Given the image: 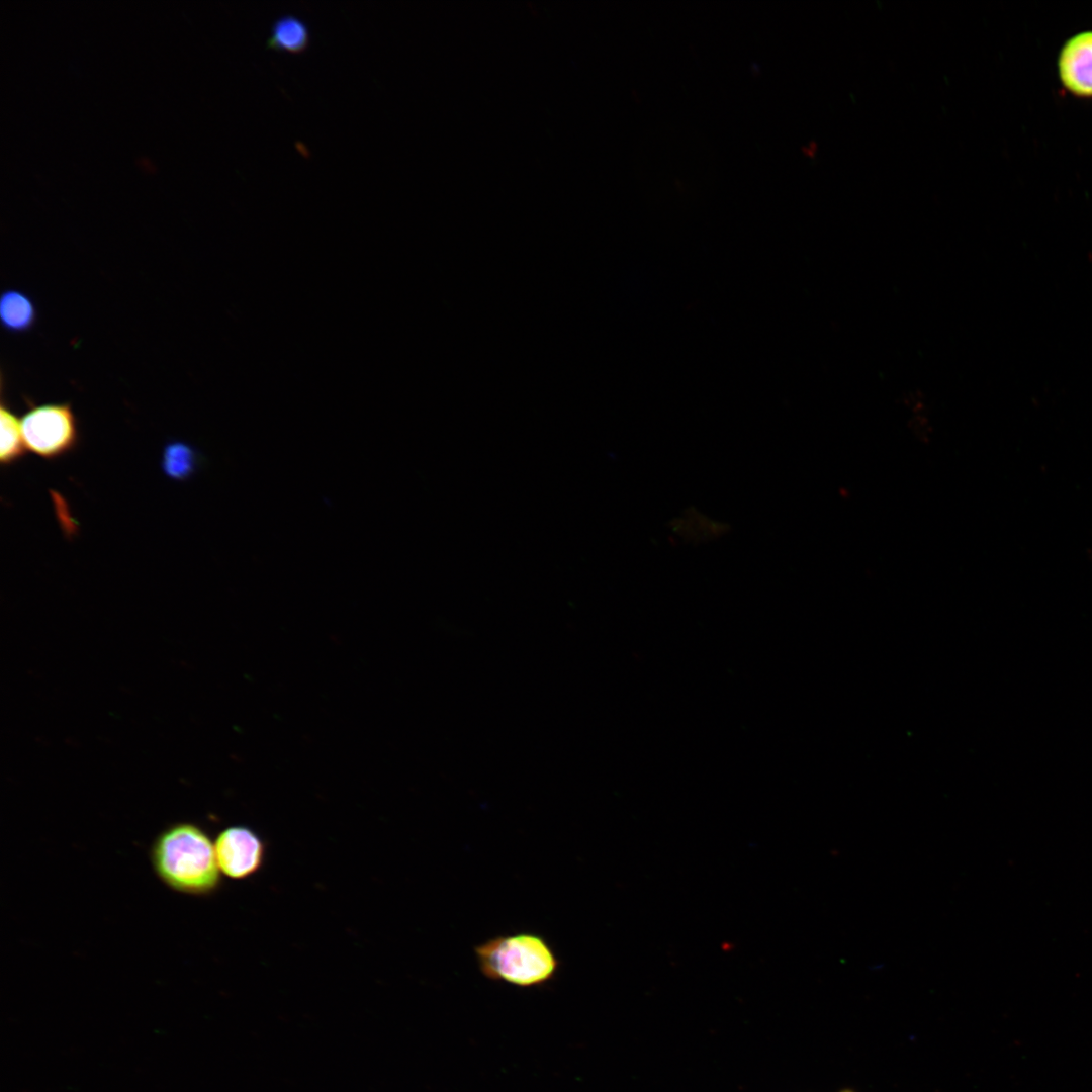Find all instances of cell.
Listing matches in <instances>:
<instances>
[{"mask_svg":"<svg viewBox=\"0 0 1092 1092\" xmlns=\"http://www.w3.org/2000/svg\"><path fill=\"white\" fill-rule=\"evenodd\" d=\"M37 321V308L32 298L19 289L8 288L0 296V322L6 332L23 334Z\"/></svg>","mask_w":1092,"mask_h":1092,"instance_id":"6","label":"cell"},{"mask_svg":"<svg viewBox=\"0 0 1092 1092\" xmlns=\"http://www.w3.org/2000/svg\"><path fill=\"white\" fill-rule=\"evenodd\" d=\"M473 952L484 978L523 989L548 985L562 965L547 938L532 931L495 935Z\"/></svg>","mask_w":1092,"mask_h":1092,"instance_id":"2","label":"cell"},{"mask_svg":"<svg viewBox=\"0 0 1092 1092\" xmlns=\"http://www.w3.org/2000/svg\"><path fill=\"white\" fill-rule=\"evenodd\" d=\"M218 868L233 880H243L256 874L265 859V844L261 837L244 825L222 829L214 840Z\"/></svg>","mask_w":1092,"mask_h":1092,"instance_id":"4","label":"cell"},{"mask_svg":"<svg viewBox=\"0 0 1092 1092\" xmlns=\"http://www.w3.org/2000/svg\"><path fill=\"white\" fill-rule=\"evenodd\" d=\"M27 410L21 419L26 450L54 460L72 452L79 443L77 417L70 402L35 403L25 397Z\"/></svg>","mask_w":1092,"mask_h":1092,"instance_id":"3","label":"cell"},{"mask_svg":"<svg viewBox=\"0 0 1092 1092\" xmlns=\"http://www.w3.org/2000/svg\"><path fill=\"white\" fill-rule=\"evenodd\" d=\"M199 464V453L192 445L180 440L169 441L165 444L161 468L168 478L185 481L194 475Z\"/></svg>","mask_w":1092,"mask_h":1092,"instance_id":"7","label":"cell"},{"mask_svg":"<svg viewBox=\"0 0 1092 1092\" xmlns=\"http://www.w3.org/2000/svg\"><path fill=\"white\" fill-rule=\"evenodd\" d=\"M309 43V29L299 17L285 14L278 17L271 26L267 46L276 50L293 53L302 52Z\"/></svg>","mask_w":1092,"mask_h":1092,"instance_id":"9","label":"cell"},{"mask_svg":"<svg viewBox=\"0 0 1092 1092\" xmlns=\"http://www.w3.org/2000/svg\"><path fill=\"white\" fill-rule=\"evenodd\" d=\"M0 405V462L3 466H11L24 457L27 450L21 431V419H19L10 404L5 400L3 391Z\"/></svg>","mask_w":1092,"mask_h":1092,"instance_id":"8","label":"cell"},{"mask_svg":"<svg viewBox=\"0 0 1092 1092\" xmlns=\"http://www.w3.org/2000/svg\"><path fill=\"white\" fill-rule=\"evenodd\" d=\"M840 1092H854V1091L852 1089L846 1088V1089H842Z\"/></svg>","mask_w":1092,"mask_h":1092,"instance_id":"11","label":"cell"},{"mask_svg":"<svg viewBox=\"0 0 1092 1092\" xmlns=\"http://www.w3.org/2000/svg\"><path fill=\"white\" fill-rule=\"evenodd\" d=\"M1058 71L1068 91L1079 97H1092V30L1077 33L1064 43Z\"/></svg>","mask_w":1092,"mask_h":1092,"instance_id":"5","label":"cell"},{"mask_svg":"<svg viewBox=\"0 0 1092 1092\" xmlns=\"http://www.w3.org/2000/svg\"><path fill=\"white\" fill-rule=\"evenodd\" d=\"M150 861L159 880L180 894L209 896L221 885L214 842L192 822L165 827L151 845Z\"/></svg>","mask_w":1092,"mask_h":1092,"instance_id":"1","label":"cell"},{"mask_svg":"<svg viewBox=\"0 0 1092 1092\" xmlns=\"http://www.w3.org/2000/svg\"><path fill=\"white\" fill-rule=\"evenodd\" d=\"M903 406L907 413L908 427L921 442L929 440L933 433V420L927 397L918 389L904 396Z\"/></svg>","mask_w":1092,"mask_h":1092,"instance_id":"10","label":"cell"}]
</instances>
